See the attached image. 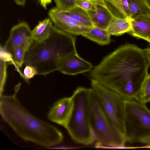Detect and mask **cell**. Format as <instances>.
<instances>
[{"instance_id":"obj_1","label":"cell","mask_w":150,"mask_h":150,"mask_svg":"<svg viewBox=\"0 0 150 150\" xmlns=\"http://www.w3.org/2000/svg\"><path fill=\"white\" fill-rule=\"evenodd\" d=\"M149 66L143 50L125 44L104 57L89 76L125 100H136Z\"/></svg>"},{"instance_id":"obj_2","label":"cell","mask_w":150,"mask_h":150,"mask_svg":"<svg viewBox=\"0 0 150 150\" xmlns=\"http://www.w3.org/2000/svg\"><path fill=\"white\" fill-rule=\"evenodd\" d=\"M21 84L12 95L0 96V112L3 120L23 140L45 147L62 143L63 135L57 128L36 117L25 109L17 98Z\"/></svg>"},{"instance_id":"obj_3","label":"cell","mask_w":150,"mask_h":150,"mask_svg":"<svg viewBox=\"0 0 150 150\" xmlns=\"http://www.w3.org/2000/svg\"><path fill=\"white\" fill-rule=\"evenodd\" d=\"M74 35L54 26L50 36L41 42L33 41L25 56V66L33 67L38 75H46L57 70L59 61L64 56L76 52Z\"/></svg>"},{"instance_id":"obj_4","label":"cell","mask_w":150,"mask_h":150,"mask_svg":"<svg viewBox=\"0 0 150 150\" xmlns=\"http://www.w3.org/2000/svg\"><path fill=\"white\" fill-rule=\"evenodd\" d=\"M89 120L97 147L122 148L126 141L105 113L94 91L89 88Z\"/></svg>"},{"instance_id":"obj_5","label":"cell","mask_w":150,"mask_h":150,"mask_svg":"<svg viewBox=\"0 0 150 150\" xmlns=\"http://www.w3.org/2000/svg\"><path fill=\"white\" fill-rule=\"evenodd\" d=\"M89 88L79 87L71 97L73 105L65 128L75 142L89 145L95 142L89 120Z\"/></svg>"},{"instance_id":"obj_6","label":"cell","mask_w":150,"mask_h":150,"mask_svg":"<svg viewBox=\"0 0 150 150\" xmlns=\"http://www.w3.org/2000/svg\"><path fill=\"white\" fill-rule=\"evenodd\" d=\"M124 123L126 142H140L150 136V110L137 100H125Z\"/></svg>"},{"instance_id":"obj_7","label":"cell","mask_w":150,"mask_h":150,"mask_svg":"<svg viewBox=\"0 0 150 150\" xmlns=\"http://www.w3.org/2000/svg\"><path fill=\"white\" fill-rule=\"evenodd\" d=\"M91 85L105 113L116 129L124 136L125 100L118 94L90 79Z\"/></svg>"},{"instance_id":"obj_8","label":"cell","mask_w":150,"mask_h":150,"mask_svg":"<svg viewBox=\"0 0 150 150\" xmlns=\"http://www.w3.org/2000/svg\"><path fill=\"white\" fill-rule=\"evenodd\" d=\"M48 15L55 27L73 35H82L90 28L84 26L80 23L67 15L56 7L51 8L48 12Z\"/></svg>"},{"instance_id":"obj_9","label":"cell","mask_w":150,"mask_h":150,"mask_svg":"<svg viewBox=\"0 0 150 150\" xmlns=\"http://www.w3.org/2000/svg\"><path fill=\"white\" fill-rule=\"evenodd\" d=\"M33 41L32 30L28 24L22 21L12 28L3 47L11 54L14 48L18 46L23 47L27 51Z\"/></svg>"},{"instance_id":"obj_10","label":"cell","mask_w":150,"mask_h":150,"mask_svg":"<svg viewBox=\"0 0 150 150\" xmlns=\"http://www.w3.org/2000/svg\"><path fill=\"white\" fill-rule=\"evenodd\" d=\"M93 68L92 64L81 57L76 51L61 59L57 70L64 74L73 75L91 71Z\"/></svg>"},{"instance_id":"obj_11","label":"cell","mask_w":150,"mask_h":150,"mask_svg":"<svg viewBox=\"0 0 150 150\" xmlns=\"http://www.w3.org/2000/svg\"><path fill=\"white\" fill-rule=\"evenodd\" d=\"M73 105L71 96L58 99L53 104L48 112V119L65 128L70 117Z\"/></svg>"},{"instance_id":"obj_12","label":"cell","mask_w":150,"mask_h":150,"mask_svg":"<svg viewBox=\"0 0 150 150\" xmlns=\"http://www.w3.org/2000/svg\"><path fill=\"white\" fill-rule=\"evenodd\" d=\"M131 18L132 29L129 34L150 43V14L137 16Z\"/></svg>"},{"instance_id":"obj_13","label":"cell","mask_w":150,"mask_h":150,"mask_svg":"<svg viewBox=\"0 0 150 150\" xmlns=\"http://www.w3.org/2000/svg\"><path fill=\"white\" fill-rule=\"evenodd\" d=\"M87 12L93 26L104 30L114 18L104 5L98 3L95 9Z\"/></svg>"},{"instance_id":"obj_14","label":"cell","mask_w":150,"mask_h":150,"mask_svg":"<svg viewBox=\"0 0 150 150\" xmlns=\"http://www.w3.org/2000/svg\"><path fill=\"white\" fill-rule=\"evenodd\" d=\"M113 17L116 18H131L127 0H100Z\"/></svg>"},{"instance_id":"obj_15","label":"cell","mask_w":150,"mask_h":150,"mask_svg":"<svg viewBox=\"0 0 150 150\" xmlns=\"http://www.w3.org/2000/svg\"><path fill=\"white\" fill-rule=\"evenodd\" d=\"M50 18L39 21L32 30L33 40L41 42L48 38L52 33L54 28Z\"/></svg>"},{"instance_id":"obj_16","label":"cell","mask_w":150,"mask_h":150,"mask_svg":"<svg viewBox=\"0 0 150 150\" xmlns=\"http://www.w3.org/2000/svg\"><path fill=\"white\" fill-rule=\"evenodd\" d=\"M131 18L118 19L114 18L106 30L111 35L119 36L132 30Z\"/></svg>"},{"instance_id":"obj_17","label":"cell","mask_w":150,"mask_h":150,"mask_svg":"<svg viewBox=\"0 0 150 150\" xmlns=\"http://www.w3.org/2000/svg\"><path fill=\"white\" fill-rule=\"evenodd\" d=\"M101 45L109 44L110 42V36L106 30L94 26L82 35Z\"/></svg>"},{"instance_id":"obj_18","label":"cell","mask_w":150,"mask_h":150,"mask_svg":"<svg viewBox=\"0 0 150 150\" xmlns=\"http://www.w3.org/2000/svg\"><path fill=\"white\" fill-rule=\"evenodd\" d=\"M63 11L84 27L91 28L93 26L88 12L76 6L69 11Z\"/></svg>"},{"instance_id":"obj_19","label":"cell","mask_w":150,"mask_h":150,"mask_svg":"<svg viewBox=\"0 0 150 150\" xmlns=\"http://www.w3.org/2000/svg\"><path fill=\"white\" fill-rule=\"evenodd\" d=\"M131 18L134 16L150 14V8L145 0H127Z\"/></svg>"},{"instance_id":"obj_20","label":"cell","mask_w":150,"mask_h":150,"mask_svg":"<svg viewBox=\"0 0 150 150\" xmlns=\"http://www.w3.org/2000/svg\"><path fill=\"white\" fill-rule=\"evenodd\" d=\"M136 100L144 104L150 102V74L144 82Z\"/></svg>"},{"instance_id":"obj_21","label":"cell","mask_w":150,"mask_h":150,"mask_svg":"<svg viewBox=\"0 0 150 150\" xmlns=\"http://www.w3.org/2000/svg\"><path fill=\"white\" fill-rule=\"evenodd\" d=\"M27 50L23 47L18 46L14 49L11 54L17 68L22 67L24 63L25 53Z\"/></svg>"},{"instance_id":"obj_22","label":"cell","mask_w":150,"mask_h":150,"mask_svg":"<svg viewBox=\"0 0 150 150\" xmlns=\"http://www.w3.org/2000/svg\"><path fill=\"white\" fill-rule=\"evenodd\" d=\"M76 0H54L56 7L64 11H68L76 6Z\"/></svg>"},{"instance_id":"obj_23","label":"cell","mask_w":150,"mask_h":150,"mask_svg":"<svg viewBox=\"0 0 150 150\" xmlns=\"http://www.w3.org/2000/svg\"><path fill=\"white\" fill-rule=\"evenodd\" d=\"M0 61V96L2 95L4 91L7 75L6 62L2 60Z\"/></svg>"},{"instance_id":"obj_24","label":"cell","mask_w":150,"mask_h":150,"mask_svg":"<svg viewBox=\"0 0 150 150\" xmlns=\"http://www.w3.org/2000/svg\"><path fill=\"white\" fill-rule=\"evenodd\" d=\"M96 3L92 0H76V6L88 11L95 9Z\"/></svg>"},{"instance_id":"obj_25","label":"cell","mask_w":150,"mask_h":150,"mask_svg":"<svg viewBox=\"0 0 150 150\" xmlns=\"http://www.w3.org/2000/svg\"><path fill=\"white\" fill-rule=\"evenodd\" d=\"M38 74L37 71L34 67L30 65L25 66L23 70V78L28 81Z\"/></svg>"},{"instance_id":"obj_26","label":"cell","mask_w":150,"mask_h":150,"mask_svg":"<svg viewBox=\"0 0 150 150\" xmlns=\"http://www.w3.org/2000/svg\"><path fill=\"white\" fill-rule=\"evenodd\" d=\"M40 4L45 9H46L48 5L51 3L52 0H39Z\"/></svg>"},{"instance_id":"obj_27","label":"cell","mask_w":150,"mask_h":150,"mask_svg":"<svg viewBox=\"0 0 150 150\" xmlns=\"http://www.w3.org/2000/svg\"><path fill=\"white\" fill-rule=\"evenodd\" d=\"M143 51L150 66V48L144 49Z\"/></svg>"},{"instance_id":"obj_28","label":"cell","mask_w":150,"mask_h":150,"mask_svg":"<svg viewBox=\"0 0 150 150\" xmlns=\"http://www.w3.org/2000/svg\"><path fill=\"white\" fill-rule=\"evenodd\" d=\"M15 3L17 5L24 6L25 4L26 0H14Z\"/></svg>"},{"instance_id":"obj_29","label":"cell","mask_w":150,"mask_h":150,"mask_svg":"<svg viewBox=\"0 0 150 150\" xmlns=\"http://www.w3.org/2000/svg\"><path fill=\"white\" fill-rule=\"evenodd\" d=\"M92 0L94 1L96 3L102 4V3L101 2V1H100V0Z\"/></svg>"},{"instance_id":"obj_30","label":"cell","mask_w":150,"mask_h":150,"mask_svg":"<svg viewBox=\"0 0 150 150\" xmlns=\"http://www.w3.org/2000/svg\"><path fill=\"white\" fill-rule=\"evenodd\" d=\"M147 4L150 8V0H145Z\"/></svg>"}]
</instances>
